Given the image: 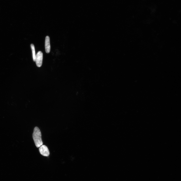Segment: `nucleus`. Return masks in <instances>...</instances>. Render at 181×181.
Segmentation results:
<instances>
[{
	"label": "nucleus",
	"instance_id": "obj_1",
	"mask_svg": "<svg viewBox=\"0 0 181 181\" xmlns=\"http://www.w3.org/2000/svg\"><path fill=\"white\" fill-rule=\"evenodd\" d=\"M33 137L35 145L37 148L40 147L43 145L41 138V133L40 130L37 127H35L34 129Z\"/></svg>",
	"mask_w": 181,
	"mask_h": 181
},
{
	"label": "nucleus",
	"instance_id": "obj_2",
	"mask_svg": "<svg viewBox=\"0 0 181 181\" xmlns=\"http://www.w3.org/2000/svg\"><path fill=\"white\" fill-rule=\"evenodd\" d=\"M43 54L41 51H39L36 55L35 61H36L37 66L40 67L42 64Z\"/></svg>",
	"mask_w": 181,
	"mask_h": 181
},
{
	"label": "nucleus",
	"instance_id": "obj_3",
	"mask_svg": "<svg viewBox=\"0 0 181 181\" xmlns=\"http://www.w3.org/2000/svg\"><path fill=\"white\" fill-rule=\"evenodd\" d=\"M39 151L43 156L47 157L50 155V152L47 147L45 145H42L39 148Z\"/></svg>",
	"mask_w": 181,
	"mask_h": 181
},
{
	"label": "nucleus",
	"instance_id": "obj_4",
	"mask_svg": "<svg viewBox=\"0 0 181 181\" xmlns=\"http://www.w3.org/2000/svg\"><path fill=\"white\" fill-rule=\"evenodd\" d=\"M45 46L46 52L49 53L50 52V38L48 36H47L46 37Z\"/></svg>",
	"mask_w": 181,
	"mask_h": 181
},
{
	"label": "nucleus",
	"instance_id": "obj_5",
	"mask_svg": "<svg viewBox=\"0 0 181 181\" xmlns=\"http://www.w3.org/2000/svg\"><path fill=\"white\" fill-rule=\"evenodd\" d=\"M31 47L32 52L33 60L34 61H35L36 55L35 54L34 46L33 44H31Z\"/></svg>",
	"mask_w": 181,
	"mask_h": 181
}]
</instances>
